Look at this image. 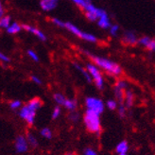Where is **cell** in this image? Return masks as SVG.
Segmentation results:
<instances>
[{"mask_svg":"<svg viewBox=\"0 0 155 155\" xmlns=\"http://www.w3.org/2000/svg\"><path fill=\"white\" fill-rule=\"evenodd\" d=\"M27 54H28V56L33 61H36V63H38L39 61V57H38V55H37V53L34 51V50H32V49H28V51H27Z\"/></svg>","mask_w":155,"mask_h":155,"instance_id":"obj_27","label":"cell"},{"mask_svg":"<svg viewBox=\"0 0 155 155\" xmlns=\"http://www.w3.org/2000/svg\"><path fill=\"white\" fill-rule=\"evenodd\" d=\"M88 56L91 58L93 64H95L98 68L102 69L106 73L110 74L112 76H114V77H118L122 74L121 66L118 64L114 63V61L104 58V57L95 56L90 53H88Z\"/></svg>","mask_w":155,"mask_h":155,"instance_id":"obj_1","label":"cell"},{"mask_svg":"<svg viewBox=\"0 0 155 155\" xmlns=\"http://www.w3.org/2000/svg\"><path fill=\"white\" fill-rule=\"evenodd\" d=\"M126 89H123L121 87H118V86H114V96L116 97V101H117L119 104H123L124 101H125V91Z\"/></svg>","mask_w":155,"mask_h":155,"instance_id":"obj_14","label":"cell"},{"mask_svg":"<svg viewBox=\"0 0 155 155\" xmlns=\"http://www.w3.org/2000/svg\"><path fill=\"white\" fill-rule=\"evenodd\" d=\"M84 155H97L95 150H93L92 149H86L84 150Z\"/></svg>","mask_w":155,"mask_h":155,"instance_id":"obj_35","label":"cell"},{"mask_svg":"<svg viewBox=\"0 0 155 155\" xmlns=\"http://www.w3.org/2000/svg\"><path fill=\"white\" fill-rule=\"evenodd\" d=\"M40 134H41V135L44 138H46V139H50L52 137V131L48 128H44V129H42L41 131H40Z\"/></svg>","mask_w":155,"mask_h":155,"instance_id":"obj_25","label":"cell"},{"mask_svg":"<svg viewBox=\"0 0 155 155\" xmlns=\"http://www.w3.org/2000/svg\"><path fill=\"white\" fill-rule=\"evenodd\" d=\"M30 79H31V81L34 82V83H36V84H38V85H41L42 84V81H41V79L40 78H38L37 76H31L30 77Z\"/></svg>","mask_w":155,"mask_h":155,"instance_id":"obj_34","label":"cell"},{"mask_svg":"<svg viewBox=\"0 0 155 155\" xmlns=\"http://www.w3.org/2000/svg\"><path fill=\"white\" fill-rule=\"evenodd\" d=\"M71 1L74 2L77 6H79L81 10H83L85 7L92 3V0H71Z\"/></svg>","mask_w":155,"mask_h":155,"instance_id":"obj_22","label":"cell"},{"mask_svg":"<svg viewBox=\"0 0 155 155\" xmlns=\"http://www.w3.org/2000/svg\"><path fill=\"white\" fill-rule=\"evenodd\" d=\"M23 27V29H25L26 31L29 32V33H31L33 35H35L39 40H41V41H46V35L42 31V30L40 29H38L37 28L35 27H32V26H29V25H22Z\"/></svg>","mask_w":155,"mask_h":155,"instance_id":"obj_11","label":"cell"},{"mask_svg":"<svg viewBox=\"0 0 155 155\" xmlns=\"http://www.w3.org/2000/svg\"><path fill=\"white\" fill-rule=\"evenodd\" d=\"M21 105H22V102L20 100H12V101L10 102V107L12 110L19 109V108H21Z\"/></svg>","mask_w":155,"mask_h":155,"instance_id":"obj_29","label":"cell"},{"mask_svg":"<svg viewBox=\"0 0 155 155\" xmlns=\"http://www.w3.org/2000/svg\"><path fill=\"white\" fill-rule=\"evenodd\" d=\"M138 45L150 51L155 52V39H152L149 36H142L139 38Z\"/></svg>","mask_w":155,"mask_h":155,"instance_id":"obj_8","label":"cell"},{"mask_svg":"<svg viewBox=\"0 0 155 155\" xmlns=\"http://www.w3.org/2000/svg\"><path fill=\"white\" fill-rule=\"evenodd\" d=\"M84 124L86 126V129L94 134H98L100 130H101V126H100V119H99V114L87 110L84 114Z\"/></svg>","mask_w":155,"mask_h":155,"instance_id":"obj_3","label":"cell"},{"mask_svg":"<svg viewBox=\"0 0 155 155\" xmlns=\"http://www.w3.org/2000/svg\"><path fill=\"white\" fill-rule=\"evenodd\" d=\"M82 11L84 12V15H85V17H86V19L90 22H97L99 17L106 12L103 9H101V8H98V7L95 6L93 3L86 6Z\"/></svg>","mask_w":155,"mask_h":155,"instance_id":"obj_6","label":"cell"},{"mask_svg":"<svg viewBox=\"0 0 155 155\" xmlns=\"http://www.w3.org/2000/svg\"><path fill=\"white\" fill-rule=\"evenodd\" d=\"M0 60L3 64H9L11 63V58L9 56H7L6 54H4L3 52L0 53Z\"/></svg>","mask_w":155,"mask_h":155,"instance_id":"obj_31","label":"cell"},{"mask_svg":"<svg viewBox=\"0 0 155 155\" xmlns=\"http://www.w3.org/2000/svg\"><path fill=\"white\" fill-rule=\"evenodd\" d=\"M119 155H126V153H123V154H119Z\"/></svg>","mask_w":155,"mask_h":155,"instance_id":"obj_38","label":"cell"},{"mask_svg":"<svg viewBox=\"0 0 155 155\" xmlns=\"http://www.w3.org/2000/svg\"><path fill=\"white\" fill-rule=\"evenodd\" d=\"M66 28L68 31L71 32L73 35L82 39V40L86 41L88 43H96L97 41V38L94 34L83 31L82 29L79 28L77 26H75L74 24H72V23H70V22H65V28Z\"/></svg>","mask_w":155,"mask_h":155,"instance_id":"obj_4","label":"cell"},{"mask_svg":"<svg viewBox=\"0 0 155 155\" xmlns=\"http://www.w3.org/2000/svg\"><path fill=\"white\" fill-rule=\"evenodd\" d=\"M51 22L53 25H55L59 28H65V22H64L63 20H61L59 18H56V17H53L51 18Z\"/></svg>","mask_w":155,"mask_h":155,"instance_id":"obj_24","label":"cell"},{"mask_svg":"<svg viewBox=\"0 0 155 155\" xmlns=\"http://www.w3.org/2000/svg\"><path fill=\"white\" fill-rule=\"evenodd\" d=\"M64 106L68 111L73 112L77 109V101L75 99H66V101Z\"/></svg>","mask_w":155,"mask_h":155,"instance_id":"obj_21","label":"cell"},{"mask_svg":"<svg viewBox=\"0 0 155 155\" xmlns=\"http://www.w3.org/2000/svg\"><path fill=\"white\" fill-rule=\"evenodd\" d=\"M128 149H129L128 143L126 141H122L117 146H116L115 150H116V152H117L118 154H123V153H126L128 151Z\"/></svg>","mask_w":155,"mask_h":155,"instance_id":"obj_18","label":"cell"},{"mask_svg":"<svg viewBox=\"0 0 155 155\" xmlns=\"http://www.w3.org/2000/svg\"><path fill=\"white\" fill-rule=\"evenodd\" d=\"M42 106V101L40 98H32L29 101L21 107L19 115L22 119H24L28 124L32 125L34 123L36 112L40 109Z\"/></svg>","mask_w":155,"mask_h":155,"instance_id":"obj_2","label":"cell"},{"mask_svg":"<svg viewBox=\"0 0 155 155\" xmlns=\"http://www.w3.org/2000/svg\"><path fill=\"white\" fill-rule=\"evenodd\" d=\"M53 98L58 105H63V106L64 105L66 99H67V98H65V97L63 94H61V93H56V94H54Z\"/></svg>","mask_w":155,"mask_h":155,"instance_id":"obj_20","label":"cell"},{"mask_svg":"<svg viewBox=\"0 0 155 155\" xmlns=\"http://www.w3.org/2000/svg\"><path fill=\"white\" fill-rule=\"evenodd\" d=\"M125 105L126 107H131L134 103V94L131 91H126L125 93Z\"/></svg>","mask_w":155,"mask_h":155,"instance_id":"obj_19","label":"cell"},{"mask_svg":"<svg viewBox=\"0 0 155 155\" xmlns=\"http://www.w3.org/2000/svg\"><path fill=\"white\" fill-rule=\"evenodd\" d=\"M12 18L9 15H4V16L0 17V28L7 29L12 24Z\"/></svg>","mask_w":155,"mask_h":155,"instance_id":"obj_17","label":"cell"},{"mask_svg":"<svg viewBox=\"0 0 155 155\" xmlns=\"http://www.w3.org/2000/svg\"><path fill=\"white\" fill-rule=\"evenodd\" d=\"M22 29H23L22 25L18 24V23H16V22H12L11 24V26L6 29V31L9 34H17L21 31Z\"/></svg>","mask_w":155,"mask_h":155,"instance_id":"obj_16","label":"cell"},{"mask_svg":"<svg viewBox=\"0 0 155 155\" xmlns=\"http://www.w3.org/2000/svg\"><path fill=\"white\" fill-rule=\"evenodd\" d=\"M86 69L88 70V72L90 73L93 81L95 82L96 86L101 90L104 87V80L102 74L100 72V68H98L95 64H86Z\"/></svg>","mask_w":155,"mask_h":155,"instance_id":"obj_5","label":"cell"},{"mask_svg":"<svg viewBox=\"0 0 155 155\" xmlns=\"http://www.w3.org/2000/svg\"><path fill=\"white\" fill-rule=\"evenodd\" d=\"M69 118H70L71 121L76 122V121H78V119H79V114H78L75 111H73V112H71L70 115H69Z\"/></svg>","mask_w":155,"mask_h":155,"instance_id":"obj_33","label":"cell"},{"mask_svg":"<svg viewBox=\"0 0 155 155\" xmlns=\"http://www.w3.org/2000/svg\"><path fill=\"white\" fill-rule=\"evenodd\" d=\"M59 3V0H41L40 7L44 12H51L55 10Z\"/></svg>","mask_w":155,"mask_h":155,"instance_id":"obj_12","label":"cell"},{"mask_svg":"<svg viewBox=\"0 0 155 155\" xmlns=\"http://www.w3.org/2000/svg\"><path fill=\"white\" fill-rule=\"evenodd\" d=\"M66 155H74L73 153H68V154H66Z\"/></svg>","mask_w":155,"mask_h":155,"instance_id":"obj_37","label":"cell"},{"mask_svg":"<svg viewBox=\"0 0 155 155\" xmlns=\"http://www.w3.org/2000/svg\"><path fill=\"white\" fill-rule=\"evenodd\" d=\"M60 114H61V108L59 106H56L55 108H54L53 112H52V118L53 119L58 118L60 116Z\"/></svg>","mask_w":155,"mask_h":155,"instance_id":"obj_30","label":"cell"},{"mask_svg":"<svg viewBox=\"0 0 155 155\" xmlns=\"http://www.w3.org/2000/svg\"><path fill=\"white\" fill-rule=\"evenodd\" d=\"M97 26L102 29H109L110 27L112 26L111 19H110L109 15H108V13L106 12L99 17V19L97 20Z\"/></svg>","mask_w":155,"mask_h":155,"instance_id":"obj_13","label":"cell"},{"mask_svg":"<svg viewBox=\"0 0 155 155\" xmlns=\"http://www.w3.org/2000/svg\"><path fill=\"white\" fill-rule=\"evenodd\" d=\"M118 114L121 116V117H124L126 114V108L124 106V104H120V106L118 107Z\"/></svg>","mask_w":155,"mask_h":155,"instance_id":"obj_32","label":"cell"},{"mask_svg":"<svg viewBox=\"0 0 155 155\" xmlns=\"http://www.w3.org/2000/svg\"><path fill=\"white\" fill-rule=\"evenodd\" d=\"M27 140H28V144H29L30 146H31V147H33V148H36V147L38 146L37 139H36V137H35L34 135H32V134H28V135H27Z\"/></svg>","mask_w":155,"mask_h":155,"instance_id":"obj_23","label":"cell"},{"mask_svg":"<svg viewBox=\"0 0 155 155\" xmlns=\"http://www.w3.org/2000/svg\"><path fill=\"white\" fill-rule=\"evenodd\" d=\"M74 67L77 69L78 71H79L82 76H83V78L85 80H86L88 82H91L92 81H93V79H92V77H91V75H90V73L88 72V70L87 69H85V68H83L81 64H74Z\"/></svg>","mask_w":155,"mask_h":155,"instance_id":"obj_15","label":"cell"},{"mask_svg":"<svg viewBox=\"0 0 155 155\" xmlns=\"http://www.w3.org/2000/svg\"><path fill=\"white\" fill-rule=\"evenodd\" d=\"M138 40L139 38L137 37V35L134 31H130V30H127V31L124 32L122 37V41L129 45H138Z\"/></svg>","mask_w":155,"mask_h":155,"instance_id":"obj_10","label":"cell"},{"mask_svg":"<svg viewBox=\"0 0 155 155\" xmlns=\"http://www.w3.org/2000/svg\"><path fill=\"white\" fill-rule=\"evenodd\" d=\"M4 12H5V11H4V8H3V6H2V4L0 5V17H2V16H4Z\"/></svg>","mask_w":155,"mask_h":155,"instance_id":"obj_36","label":"cell"},{"mask_svg":"<svg viewBox=\"0 0 155 155\" xmlns=\"http://www.w3.org/2000/svg\"><path fill=\"white\" fill-rule=\"evenodd\" d=\"M85 105H86L87 110L94 111L97 114H102L104 111V103L101 99L97 97H88L85 99Z\"/></svg>","mask_w":155,"mask_h":155,"instance_id":"obj_7","label":"cell"},{"mask_svg":"<svg viewBox=\"0 0 155 155\" xmlns=\"http://www.w3.org/2000/svg\"><path fill=\"white\" fill-rule=\"evenodd\" d=\"M118 31H119V26L116 24H112V26L109 28V33L114 37L118 34Z\"/></svg>","mask_w":155,"mask_h":155,"instance_id":"obj_26","label":"cell"},{"mask_svg":"<svg viewBox=\"0 0 155 155\" xmlns=\"http://www.w3.org/2000/svg\"><path fill=\"white\" fill-rule=\"evenodd\" d=\"M28 140L23 136V135H19L15 139V150L18 153H24L28 150Z\"/></svg>","mask_w":155,"mask_h":155,"instance_id":"obj_9","label":"cell"},{"mask_svg":"<svg viewBox=\"0 0 155 155\" xmlns=\"http://www.w3.org/2000/svg\"><path fill=\"white\" fill-rule=\"evenodd\" d=\"M117 101H115V100H114V99H109L108 101L106 102V106L109 108L110 110H112V111H114V110H115L116 108H117Z\"/></svg>","mask_w":155,"mask_h":155,"instance_id":"obj_28","label":"cell"}]
</instances>
